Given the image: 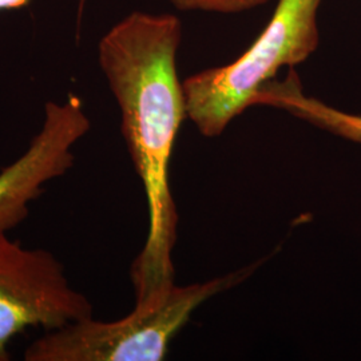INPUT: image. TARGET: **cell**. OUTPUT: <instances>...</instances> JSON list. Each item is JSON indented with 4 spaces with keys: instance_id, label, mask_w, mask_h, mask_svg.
<instances>
[{
    "instance_id": "8",
    "label": "cell",
    "mask_w": 361,
    "mask_h": 361,
    "mask_svg": "<svg viewBox=\"0 0 361 361\" xmlns=\"http://www.w3.org/2000/svg\"><path fill=\"white\" fill-rule=\"evenodd\" d=\"M30 1L31 0H0V13L7 11V10L23 8V7H26ZM80 3L83 4L85 0H80Z\"/></svg>"
},
{
    "instance_id": "6",
    "label": "cell",
    "mask_w": 361,
    "mask_h": 361,
    "mask_svg": "<svg viewBox=\"0 0 361 361\" xmlns=\"http://www.w3.org/2000/svg\"><path fill=\"white\" fill-rule=\"evenodd\" d=\"M265 104L281 109L320 129L349 141L361 143V116L340 111L322 101L308 97L292 68L283 80L273 79L257 91L253 106Z\"/></svg>"
},
{
    "instance_id": "4",
    "label": "cell",
    "mask_w": 361,
    "mask_h": 361,
    "mask_svg": "<svg viewBox=\"0 0 361 361\" xmlns=\"http://www.w3.org/2000/svg\"><path fill=\"white\" fill-rule=\"evenodd\" d=\"M89 317L90 300L70 285L51 252L0 232V361L10 360V341L27 328L52 331Z\"/></svg>"
},
{
    "instance_id": "2",
    "label": "cell",
    "mask_w": 361,
    "mask_h": 361,
    "mask_svg": "<svg viewBox=\"0 0 361 361\" xmlns=\"http://www.w3.org/2000/svg\"><path fill=\"white\" fill-rule=\"evenodd\" d=\"M322 0H280L256 42L234 62L204 70L182 82L188 118L205 137H217L253 106L257 91L281 67L307 61L319 46Z\"/></svg>"
},
{
    "instance_id": "7",
    "label": "cell",
    "mask_w": 361,
    "mask_h": 361,
    "mask_svg": "<svg viewBox=\"0 0 361 361\" xmlns=\"http://www.w3.org/2000/svg\"><path fill=\"white\" fill-rule=\"evenodd\" d=\"M185 13H241L264 6L269 0H169Z\"/></svg>"
},
{
    "instance_id": "1",
    "label": "cell",
    "mask_w": 361,
    "mask_h": 361,
    "mask_svg": "<svg viewBox=\"0 0 361 361\" xmlns=\"http://www.w3.org/2000/svg\"><path fill=\"white\" fill-rule=\"evenodd\" d=\"M182 23L173 13L134 11L98 44V62L122 116V134L142 180L149 233L131 267L135 305L164 296L174 285L173 249L178 214L170 190V159L188 116L177 73Z\"/></svg>"
},
{
    "instance_id": "3",
    "label": "cell",
    "mask_w": 361,
    "mask_h": 361,
    "mask_svg": "<svg viewBox=\"0 0 361 361\" xmlns=\"http://www.w3.org/2000/svg\"><path fill=\"white\" fill-rule=\"evenodd\" d=\"M258 264L202 284L177 286L154 302L135 305L113 323L92 317L46 331L25 352L26 361H159L192 313L214 295L246 280Z\"/></svg>"
},
{
    "instance_id": "5",
    "label": "cell",
    "mask_w": 361,
    "mask_h": 361,
    "mask_svg": "<svg viewBox=\"0 0 361 361\" xmlns=\"http://www.w3.org/2000/svg\"><path fill=\"white\" fill-rule=\"evenodd\" d=\"M91 123L82 101L70 95L65 102H47L42 128L28 147L0 171V232L22 224L30 205L49 182L63 177L74 166V147Z\"/></svg>"
}]
</instances>
